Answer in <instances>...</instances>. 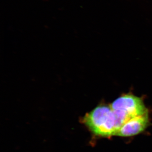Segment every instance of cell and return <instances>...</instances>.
<instances>
[{"label":"cell","mask_w":152,"mask_h":152,"mask_svg":"<svg viewBox=\"0 0 152 152\" xmlns=\"http://www.w3.org/2000/svg\"><path fill=\"white\" fill-rule=\"evenodd\" d=\"M82 122L95 134L102 137L115 136L121 128L110 106L99 105L87 113Z\"/></svg>","instance_id":"cell-1"},{"label":"cell","mask_w":152,"mask_h":152,"mask_svg":"<svg viewBox=\"0 0 152 152\" xmlns=\"http://www.w3.org/2000/svg\"><path fill=\"white\" fill-rule=\"evenodd\" d=\"M110 106L115 114L121 127L130 120L148 113L141 99L133 95H123Z\"/></svg>","instance_id":"cell-2"},{"label":"cell","mask_w":152,"mask_h":152,"mask_svg":"<svg viewBox=\"0 0 152 152\" xmlns=\"http://www.w3.org/2000/svg\"><path fill=\"white\" fill-rule=\"evenodd\" d=\"M148 124V113L136 117L124 124L117 132L115 136L128 137L136 135L145 130Z\"/></svg>","instance_id":"cell-3"}]
</instances>
